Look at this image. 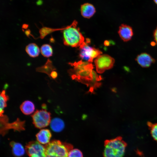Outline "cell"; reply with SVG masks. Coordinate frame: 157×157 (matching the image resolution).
<instances>
[{"instance_id":"obj_1","label":"cell","mask_w":157,"mask_h":157,"mask_svg":"<svg viewBox=\"0 0 157 157\" xmlns=\"http://www.w3.org/2000/svg\"><path fill=\"white\" fill-rule=\"evenodd\" d=\"M69 64L73 67L69 71L72 78L86 83L92 87L97 85V82L101 78L93 70V65L91 63L81 60Z\"/></svg>"},{"instance_id":"obj_2","label":"cell","mask_w":157,"mask_h":157,"mask_svg":"<svg viewBox=\"0 0 157 157\" xmlns=\"http://www.w3.org/2000/svg\"><path fill=\"white\" fill-rule=\"evenodd\" d=\"M77 25V22L74 20L71 24L65 27L63 30V41L65 45L77 47L84 42V38Z\"/></svg>"},{"instance_id":"obj_3","label":"cell","mask_w":157,"mask_h":157,"mask_svg":"<svg viewBox=\"0 0 157 157\" xmlns=\"http://www.w3.org/2000/svg\"><path fill=\"white\" fill-rule=\"evenodd\" d=\"M127 143L120 136L104 142V157H123Z\"/></svg>"},{"instance_id":"obj_4","label":"cell","mask_w":157,"mask_h":157,"mask_svg":"<svg viewBox=\"0 0 157 157\" xmlns=\"http://www.w3.org/2000/svg\"><path fill=\"white\" fill-rule=\"evenodd\" d=\"M46 157H68L69 151L73 149L71 144L53 140L45 146Z\"/></svg>"},{"instance_id":"obj_5","label":"cell","mask_w":157,"mask_h":157,"mask_svg":"<svg viewBox=\"0 0 157 157\" xmlns=\"http://www.w3.org/2000/svg\"><path fill=\"white\" fill-rule=\"evenodd\" d=\"M90 42L89 39H87L79 47V56L83 59L91 63L93 59L101 54L102 52L99 49L92 47L88 45Z\"/></svg>"},{"instance_id":"obj_6","label":"cell","mask_w":157,"mask_h":157,"mask_svg":"<svg viewBox=\"0 0 157 157\" xmlns=\"http://www.w3.org/2000/svg\"><path fill=\"white\" fill-rule=\"evenodd\" d=\"M33 123L37 128L47 126L51 121V113L44 108L37 110L31 116Z\"/></svg>"},{"instance_id":"obj_7","label":"cell","mask_w":157,"mask_h":157,"mask_svg":"<svg viewBox=\"0 0 157 157\" xmlns=\"http://www.w3.org/2000/svg\"><path fill=\"white\" fill-rule=\"evenodd\" d=\"M94 63L97 73H102L105 70L113 67L115 63L114 59L107 54L100 55L95 59Z\"/></svg>"},{"instance_id":"obj_8","label":"cell","mask_w":157,"mask_h":157,"mask_svg":"<svg viewBox=\"0 0 157 157\" xmlns=\"http://www.w3.org/2000/svg\"><path fill=\"white\" fill-rule=\"evenodd\" d=\"M26 150L29 157H46L45 146L38 141L29 142L26 147Z\"/></svg>"},{"instance_id":"obj_9","label":"cell","mask_w":157,"mask_h":157,"mask_svg":"<svg viewBox=\"0 0 157 157\" xmlns=\"http://www.w3.org/2000/svg\"><path fill=\"white\" fill-rule=\"evenodd\" d=\"M24 123V121H21L19 118L12 123H9L8 121L0 123L1 133L4 135L10 129H13L19 131L24 130L25 129Z\"/></svg>"},{"instance_id":"obj_10","label":"cell","mask_w":157,"mask_h":157,"mask_svg":"<svg viewBox=\"0 0 157 157\" xmlns=\"http://www.w3.org/2000/svg\"><path fill=\"white\" fill-rule=\"evenodd\" d=\"M118 33L121 39L124 42L130 40L133 35L132 27L126 24H122L119 26Z\"/></svg>"},{"instance_id":"obj_11","label":"cell","mask_w":157,"mask_h":157,"mask_svg":"<svg viewBox=\"0 0 157 157\" xmlns=\"http://www.w3.org/2000/svg\"><path fill=\"white\" fill-rule=\"evenodd\" d=\"M138 63L142 67H149L155 60L149 54L146 53H142L138 55L136 58Z\"/></svg>"},{"instance_id":"obj_12","label":"cell","mask_w":157,"mask_h":157,"mask_svg":"<svg viewBox=\"0 0 157 157\" xmlns=\"http://www.w3.org/2000/svg\"><path fill=\"white\" fill-rule=\"evenodd\" d=\"M51 137L50 131L46 129L41 130L36 134V137L38 142L42 144H48Z\"/></svg>"},{"instance_id":"obj_13","label":"cell","mask_w":157,"mask_h":157,"mask_svg":"<svg viewBox=\"0 0 157 157\" xmlns=\"http://www.w3.org/2000/svg\"><path fill=\"white\" fill-rule=\"evenodd\" d=\"M81 13L82 16L84 18H90L96 12V9L92 4L86 3L82 4L80 8Z\"/></svg>"},{"instance_id":"obj_14","label":"cell","mask_w":157,"mask_h":157,"mask_svg":"<svg viewBox=\"0 0 157 157\" xmlns=\"http://www.w3.org/2000/svg\"><path fill=\"white\" fill-rule=\"evenodd\" d=\"M12 148V152L16 157H20L23 156L25 152V149L20 143L12 141L10 143Z\"/></svg>"},{"instance_id":"obj_15","label":"cell","mask_w":157,"mask_h":157,"mask_svg":"<svg viewBox=\"0 0 157 157\" xmlns=\"http://www.w3.org/2000/svg\"><path fill=\"white\" fill-rule=\"evenodd\" d=\"M20 108L21 111L24 114L28 115L34 112L35 107L34 104L32 101L26 100L22 104Z\"/></svg>"},{"instance_id":"obj_16","label":"cell","mask_w":157,"mask_h":157,"mask_svg":"<svg viewBox=\"0 0 157 157\" xmlns=\"http://www.w3.org/2000/svg\"><path fill=\"white\" fill-rule=\"evenodd\" d=\"M50 124L51 129L56 132L62 131L64 129L65 126L63 121L58 118H55L53 119Z\"/></svg>"},{"instance_id":"obj_17","label":"cell","mask_w":157,"mask_h":157,"mask_svg":"<svg viewBox=\"0 0 157 157\" xmlns=\"http://www.w3.org/2000/svg\"><path fill=\"white\" fill-rule=\"evenodd\" d=\"M25 50L30 57L33 58L38 56L40 52L38 47L34 43H30L26 47Z\"/></svg>"},{"instance_id":"obj_18","label":"cell","mask_w":157,"mask_h":157,"mask_svg":"<svg viewBox=\"0 0 157 157\" xmlns=\"http://www.w3.org/2000/svg\"><path fill=\"white\" fill-rule=\"evenodd\" d=\"M55 70L56 69L52 65L51 61L49 59H48L44 65L36 69L37 71L46 73L49 76L51 72Z\"/></svg>"},{"instance_id":"obj_19","label":"cell","mask_w":157,"mask_h":157,"mask_svg":"<svg viewBox=\"0 0 157 157\" xmlns=\"http://www.w3.org/2000/svg\"><path fill=\"white\" fill-rule=\"evenodd\" d=\"M9 98L8 96L6 94L5 90H3L0 93V115L3 114L4 109L7 106V102Z\"/></svg>"},{"instance_id":"obj_20","label":"cell","mask_w":157,"mask_h":157,"mask_svg":"<svg viewBox=\"0 0 157 157\" xmlns=\"http://www.w3.org/2000/svg\"><path fill=\"white\" fill-rule=\"evenodd\" d=\"M40 51L42 54L46 57L51 56L53 54V49L52 47L48 44L43 45L41 47Z\"/></svg>"},{"instance_id":"obj_21","label":"cell","mask_w":157,"mask_h":157,"mask_svg":"<svg viewBox=\"0 0 157 157\" xmlns=\"http://www.w3.org/2000/svg\"><path fill=\"white\" fill-rule=\"evenodd\" d=\"M64 28H52L47 27H44L41 28L39 31L40 33V37L41 39H43L48 34L54 31L58 30H63Z\"/></svg>"},{"instance_id":"obj_22","label":"cell","mask_w":157,"mask_h":157,"mask_svg":"<svg viewBox=\"0 0 157 157\" xmlns=\"http://www.w3.org/2000/svg\"><path fill=\"white\" fill-rule=\"evenodd\" d=\"M147 124L150 130L151 136L157 142V123L153 124L148 122Z\"/></svg>"},{"instance_id":"obj_23","label":"cell","mask_w":157,"mask_h":157,"mask_svg":"<svg viewBox=\"0 0 157 157\" xmlns=\"http://www.w3.org/2000/svg\"><path fill=\"white\" fill-rule=\"evenodd\" d=\"M68 157H83V154L78 149H72L69 152Z\"/></svg>"},{"instance_id":"obj_24","label":"cell","mask_w":157,"mask_h":157,"mask_svg":"<svg viewBox=\"0 0 157 157\" xmlns=\"http://www.w3.org/2000/svg\"><path fill=\"white\" fill-rule=\"evenodd\" d=\"M58 76L57 72L55 70L53 71L51 73L50 75V77L53 79L56 78Z\"/></svg>"},{"instance_id":"obj_25","label":"cell","mask_w":157,"mask_h":157,"mask_svg":"<svg viewBox=\"0 0 157 157\" xmlns=\"http://www.w3.org/2000/svg\"><path fill=\"white\" fill-rule=\"evenodd\" d=\"M154 37L155 41L157 44V27L154 31Z\"/></svg>"},{"instance_id":"obj_26","label":"cell","mask_w":157,"mask_h":157,"mask_svg":"<svg viewBox=\"0 0 157 157\" xmlns=\"http://www.w3.org/2000/svg\"><path fill=\"white\" fill-rule=\"evenodd\" d=\"M104 44L106 46H108L109 45V42L107 40H106L104 41Z\"/></svg>"},{"instance_id":"obj_27","label":"cell","mask_w":157,"mask_h":157,"mask_svg":"<svg viewBox=\"0 0 157 157\" xmlns=\"http://www.w3.org/2000/svg\"><path fill=\"white\" fill-rule=\"evenodd\" d=\"M37 3L38 5H40V4L42 3V1H40V0H39V1H38Z\"/></svg>"},{"instance_id":"obj_28","label":"cell","mask_w":157,"mask_h":157,"mask_svg":"<svg viewBox=\"0 0 157 157\" xmlns=\"http://www.w3.org/2000/svg\"><path fill=\"white\" fill-rule=\"evenodd\" d=\"M155 3L157 5V0H153Z\"/></svg>"}]
</instances>
